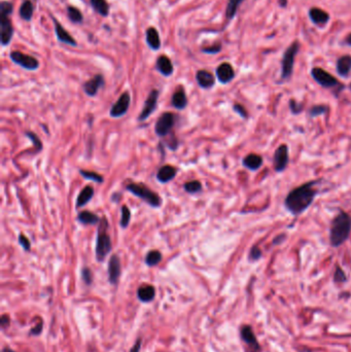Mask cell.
Listing matches in <instances>:
<instances>
[{
  "mask_svg": "<svg viewBox=\"0 0 351 352\" xmlns=\"http://www.w3.org/2000/svg\"><path fill=\"white\" fill-rule=\"evenodd\" d=\"M351 234V215L340 211L332 222L330 242L333 247H339L349 239Z\"/></svg>",
  "mask_w": 351,
  "mask_h": 352,
  "instance_id": "cell-2",
  "label": "cell"
},
{
  "mask_svg": "<svg viewBox=\"0 0 351 352\" xmlns=\"http://www.w3.org/2000/svg\"><path fill=\"white\" fill-rule=\"evenodd\" d=\"M131 97L128 92H125L119 97L118 100L113 105L111 109V116L113 117H120L126 115L128 108L130 106Z\"/></svg>",
  "mask_w": 351,
  "mask_h": 352,
  "instance_id": "cell-12",
  "label": "cell"
},
{
  "mask_svg": "<svg viewBox=\"0 0 351 352\" xmlns=\"http://www.w3.org/2000/svg\"><path fill=\"white\" fill-rule=\"evenodd\" d=\"M78 220L79 223H81L83 225H97L100 222L99 217L90 211L80 212L78 216Z\"/></svg>",
  "mask_w": 351,
  "mask_h": 352,
  "instance_id": "cell-29",
  "label": "cell"
},
{
  "mask_svg": "<svg viewBox=\"0 0 351 352\" xmlns=\"http://www.w3.org/2000/svg\"><path fill=\"white\" fill-rule=\"evenodd\" d=\"M216 77L222 83H228L235 77V71L231 64L223 63L216 69Z\"/></svg>",
  "mask_w": 351,
  "mask_h": 352,
  "instance_id": "cell-15",
  "label": "cell"
},
{
  "mask_svg": "<svg viewBox=\"0 0 351 352\" xmlns=\"http://www.w3.org/2000/svg\"><path fill=\"white\" fill-rule=\"evenodd\" d=\"M120 273H122V266H120L119 258L117 254H114L108 262V281L112 285H117Z\"/></svg>",
  "mask_w": 351,
  "mask_h": 352,
  "instance_id": "cell-13",
  "label": "cell"
},
{
  "mask_svg": "<svg viewBox=\"0 0 351 352\" xmlns=\"http://www.w3.org/2000/svg\"><path fill=\"white\" fill-rule=\"evenodd\" d=\"M289 108H290V111H292V113L294 115H298V114L302 113V111H303V106H302L300 103H298L295 100H290L289 101Z\"/></svg>",
  "mask_w": 351,
  "mask_h": 352,
  "instance_id": "cell-44",
  "label": "cell"
},
{
  "mask_svg": "<svg viewBox=\"0 0 351 352\" xmlns=\"http://www.w3.org/2000/svg\"><path fill=\"white\" fill-rule=\"evenodd\" d=\"M137 298L142 303H151L156 298V288L151 284L141 285L137 289Z\"/></svg>",
  "mask_w": 351,
  "mask_h": 352,
  "instance_id": "cell-18",
  "label": "cell"
},
{
  "mask_svg": "<svg viewBox=\"0 0 351 352\" xmlns=\"http://www.w3.org/2000/svg\"><path fill=\"white\" fill-rule=\"evenodd\" d=\"M33 11H34V8H33L32 2L30 1V0H25V1L22 3L19 13L23 20L30 21L33 16Z\"/></svg>",
  "mask_w": 351,
  "mask_h": 352,
  "instance_id": "cell-30",
  "label": "cell"
},
{
  "mask_svg": "<svg viewBox=\"0 0 351 352\" xmlns=\"http://www.w3.org/2000/svg\"><path fill=\"white\" fill-rule=\"evenodd\" d=\"M233 108H234V112L237 113L241 117H243V118H247L248 117L247 111L245 109V107H243L241 104H235L233 106Z\"/></svg>",
  "mask_w": 351,
  "mask_h": 352,
  "instance_id": "cell-45",
  "label": "cell"
},
{
  "mask_svg": "<svg viewBox=\"0 0 351 352\" xmlns=\"http://www.w3.org/2000/svg\"><path fill=\"white\" fill-rule=\"evenodd\" d=\"M67 15H68V18L69 20L72 22V23H76V24H80L83 20L82 18V15L80 13V10L75 6H72V5H69L67 7Z\"/></svg>",
  "mask_w": 351,
  "mask_h": 352,
  "instance_id": "cell-33",
  "label": "cell"
},
{
  "mask_svg": "<svg viewBox=\"0 0 351 352\" xmlns=\"http://www.w3.org/2000/svg\"><path fill=\"white\" fill-rule=\"evenodd\" d=\"M171 102H172V105L177 109H184L187 106L188 99H187V96H186L184 89H179L178 91H176L173 94Z\"/></svg>",
  "mask_w": 351,
  "mask_h": 352,
  "instance_id": "cell-26",
  "label": "cell"
},
{
  "mask_svg": "<svg viewBox=\"0 0 351 352\" xmlns=\"http://www.w3.org/2000/svg\"><path fill=\"white\" fill-rule=\"evenodd\" d=\"M90 3L93 8L103 17H107L110 14V4L106 0H90Z\"/></svg>",
  "mask_w": 351,
  "mask_h": 352,
  "instance_id": "cell-28",
  "label": "cell"
},
{
  "mask_svg": "<svg viewBox=\"0 0 351 352\" xmlns=\"http://www.w3.org/2000/svg\"><path fill=\"white\" fill-rule=\"evenodd\" d=\"M103 225L100 228V231L98 232V236H97V242H96V259L98 262H103L106 258L108 253L112 250V240L110 235L105 232V228L108 226L106 223L105 218L102 220Z\"/></svg>",
  "mask_w": 351,
  "mask_h": 352,
  "instance_id": "cell-4",
  "label": "cell"
},
{
  "mask_svg": "<svg viewBox=\"0 0 351 352\" xmlns=\"http://www.w3.org/2000/svg\"><path fill=\"white\" fill-rule=\"evenodd\" d=\"M2 352H17V351L13 350V349L9 348V347H4V348L2 349Z\"/></svg>",
  "mask_w": 351,
  "mask_h": 352,
  "instance_id": "cell-49",
  "label": "cell"
},
{
  "mask_svg": "<svg viewBox=\"0 0 351 352\" xmlns=\"http://www.w3.org/2000/svg\"><path fill=\"white\" fill-rule=\"evenodd\" d=\"M347 281V276L340 266L336 267L334 273V282L335 283H344Z\"/></svg>",
  "mask_w": 351,
  "mask_h": 352,
  "instance_id": "cell-35",
  "label": "cell"
},
{
  "mask_svg": "<svg viewBox=\"0 0 351 352\" xmlns=\"http://www.w3.org/2000/svg\"><path fill=\"white\" fill-rule=\"evenodd\" d=\"M14 34V28L9 20V15L0 14V40L2 45H7Z\"/></svg>",
  "mask_w": 351,
  "mask_h": 352,
  "instance_id": "cell-10",
  "label": "cell"
},
{
  "mask_svg": "<svg viewBox=\"0 0 351 352\" xmlns=\"http://www.w3.org/2000/svg\"><path fill=\"white\" fill-rule=\"evenodd\" d=\"M176 173H177V169L175 167L170 166V165H166L159 169L158 173H156V179H158L162 184H166V183H169L170 180H172L175 177Z\"/></svg>",
  "mask_w": 351,
  "mask_h": 352,
  "instance_id": "cell-21",
  "label": "cell"
},
{
  "mask_svg": "<svg viewBox=\"0 0 351 352\" xmlns=\"http://www.w3.org/2000/svg\"><path fill=\"white\" fill-rule=\"evenodd\" d=\"M104 84V78L101 75L95 76L92 79L83 83V91L89 96H95Z\"/></svg>",
  "mask_w": 351,
  "mask_h": 352,
  "instance_id": "cell-16",
  "label": "cell"
},
{
  "mask_svg": "<svg viewBox=\"0 0 351 352\" xmlns=\"http://www.w3.org/2000/svg\"><path fill=\"white\" fill-rule=\"evenodd\" d=\"M0 325H1V329L5 330L10 325V317L8 314H3L1 317H0Z\"/></svg>",
  "mask_w": 351,
  "mask_h": 352,
  "instance_id": "cell-47",
  "label": "cell"
},
{
  "mask_svg": "<svg viewBox=\"0 0 351 352\" xmlns=\"http://www.w3.org/2000/svg\"><path fill=\"white\" fill-rule=\"evenodd\" d=\"M156 67L158 69V71L161 72V74L165 77H170L173 74V70H174L171 60L164 55L160 56L158 60H156Z\"/></svg>",
  "mask_w": 351,
  "mask_h": 352,
  "instance_id": "cell-20",
  "label": "cell"
},
{
  "mask_svg": "<svg viewBox=\"0 0 351 352\" xmlns=\"http://www.w3.org/2000/svg\"><path fill=\"white\" fill-rule=\"evenodd\" d=\"M81 279L87 285H91L93 283V273L91 269L83 268L81 270Z\"/></svg>",
  "mask_w": 351,
  "mask_h": 352,
  "instance_id": "cell-40",
  "label": "cell"
},
{
  "mask_svg": "<svg viewBox=\"0 0 351 352\" xmlns=\"http://www.w3.org/2000/svg\"><path fill=\"white\" fill-rule=\"evenodd\" d=\"M141 346H142V339L141 338H138L136 340V342L134 344V346H133L129 352H140V349H141Z\"/></svg>",
  "mask_w": 351,
  "mask_h": 352,
  "instance_id": "cell-48",
  "label": "cell"
},
{
  "mask_svg": "<svg viewBox=\"0 0 351 352\" xmlns=\"http://www.w3.org/2000/svg\"><path fill=\"white\" fill-rule=\"evenodd\" d=\"M351 70V56H343L338 60L337 71L341 77H347Z\"/></svg>",
  "mask_w": 351,
  "mask_h": 352,
  "instance_id": "cell-25",
  "label": "cell"
},
{
  "mask_svg": "<svg viewBox=\"0 0 351 352\" xmlns=\"http://www.w3.org/2000/svg\"><path fill=\"white\" fill-rule=\"evenodd\" d=\"M286 5V0H281V6H285Z\"/></svg>",
  "mask_w": 351,
  "mask_h": 352,
  "instance_id": "cell-51",
  "label": "cell"
},
{
  "mask_svg": "<svg viewBox=\"0 0 351 352\" xmlns=\"http://www.w3.org/2000/svg\"><path fill=\"white\" fill-rule=\"evenodd\" d=\"M131 220V212L128 208V206L124 205L122 207V217H120V227L127 228Z\"/></svg>",
  "mask_w": 351,
  "mask_h": 352,
  "instance_id": "cell-37",
  "label": "cell"
},
{
  "mask_svg": "<svg viewBox=\"0 0 351 352\" xmlns=\"http://www.w3.org/2000/svg\"><path fill=\"white\" fill-rule=\"evenodd\" d=\"M9 57L11 60H13V62H15L16 64L20 65L21 67L25 68L27 70H36L39 67V62L38 59L32 56L23 54L21 52L18 51L11 52Z\"/></svg>",
  "mask_w": 351,
  "mask_h": 352,
  "instance_id": "cell-8",
  "label": "cell"
},
{
  "mask_svg": "<svg viewBox=\"0 0 351 352\" xmlns=\"http://www.w3.org/2000/svg\"><path fill=\"white\" fill-rule=\"evenodd\" d=\"M53 20H54V23H55L56 35H57V39H59V41L67 43V44L72 45V46H76L77 45L76 39L72 38V36L68 33V31L65 30L63 28V26L61 25V24H60L56 19H53Z\"/></svg>",
  "mask_w": 351,
  "mask_h": 352,
  "instance_id": "cell-17",
  "label": "cell"
},
{
  "mask_svg": "<svg viewBox=\"0 0 351 352\" xmlns=\"http://www.w3.org/2000/svg\"><path fill=\"white\" fill-rule=\"evenodd\" d=\"M221 50H222V45L221 44H214V45H211V46L204 47L202 51L204 53H207V54H216V53L221 52Z\"/></svg>",
  "mask_w": 351,
  "mask_h": 352,
  "instance_id": "cell-46",
  "label": "cell"
},
{
  "mask_svg": "<svg viewBox=\"0 0 351 352\" xmlns=\"http://www.w3.org/2000/svg\"><path fill=\"white\" fill-rule=\"evenodd\" d=\"M196 79L199 83V86L203 89L212 88L215 82L213 75L207 70H199L196 75Z\"/></svg>",
  "mask_w": 351,
  "mask_h": 352,
  "instance_id": "cell-19",
  "label": "cell"
},
{
  "mask_svg": "<svg viewBox=\"0 0 351 352\" xmlns=\"http://www.w3.org/2000/svg\"><path fill=\"white\" fill-rule=\"evenodd\" d=\"M316 184L317 181H308L290 191L284 200L285 208L294 215L305 212L318 194L315 189Z\"/></svg>",
  "mask_w": 351,
  "mask_h": 352,
  "instance_id": "cell-1",
  "label": "cell"
},
{
  "mask_svg": "<svg viewBox=\"0 0 351 352\" xmlns=\"http://www.w3.org/2000/svg\"><path fill=\"white\" fill-rule=\"evenodd\" d=\"M289 161V155H288V148L286 144H281L274 153V169L276 172H282L287 167Z\"/></svg>",
  "mask_w": 351,
  "mask_h": 352,
  "instance_id": "cell-9",
  "label": "cell"
},
{
  "mask_svg": "<svg viewBox=\"0 0 351 352\" xmlns=\"http://www.w3.org/2000/svg\"><path fill=\"white\" fill-rule=\"evenodd\" d=\"M147 42L153 50H159L161 46V39L159 32L154 27H150L147 30Z\"/></svg>",
  "mask_w": 351,
  "mask_h": 352,
  "instance_id": "cell-24",
  "label": "cell"
},
{
  "mask_svg": "<svg viewBox=\"0 0 351 352\" xmlns=\"http://www.w3.org/2000/svg\"><path fill=\"white\" fill-rule=\"evenodd\" d=\"M240 338L247 347L250 352H261L262 348L258 341V338L253 332L252 326L249 324H243L240 327Z\"/></svg>",
  "mask_w": 351,
  "mask_h": 352,
  "instance_id": "cell-6",
  "label": "cell"
},
{
  "mask_svg": "<svg viewBox=\"0 0 351 352\" xmlns=\"http://www.w3.org/2000/svg\"><path fill=\"white\" fill-rule=\"evenodd\" d=\"M79 173H80L84 178L91 179V180L95 181V183H98V184L103 183V177H102L100 174H98V173H95V172H92V171H86V170H80Z\"/></svg>",
  "mask_w": 351,
  "mask_h": 352,
  "instance_id": "cell-36",
  "label": "cell"
},
{
  "mask_svg": "<svg viewBox=\"0 0 351 352\" xmlns=\"http://www.w3.org/2000/svg\"><path fill=\"white\" fill-rule=\"evenodd\" d=\"M94 196V189L91 186H88L84 188L78 197V201H77V207H82V206L86 205Z\"/></svg>",
  "mask_w": 351,
  "mask_h": 352,
  "instance_id": "cell-27",
  "label": "cell"
},
{
  "mask_svg": "<svg viewBox=\"0 0 351 352\" xmlns=\"http://www.w3.org/2000/svg\"><path fill=\"white\" fill-rule=\"evenodd\" d=\"M19 243H20V245L23 247L24 250H26V251H29V250H30V248H31L30 241H29V239H28L25 235L20 234V236H19Z\"/></svg>",
  "mask_w": 351,
  "mask_h": 352,
  "instance_id": "cell-42",
  "label": "cell"
},
{
  "mask_svg": "<svg viewBox=\"0 0 351 352\" xmlns=\"http://www.w3.org/2000/svg\"><path fill=\"white\" fill-rule=\"evenodd\" d=\"M185 190H186V192H188L190 194L199 193L202 191V185L198 180H193V181H190V183H187L185 185Z\"/></svg>",
  "mask_w": 351,
  "mask_h": 352,
  "instance_id": "cell-34",
  "label": "cell"
},
{
  "mask_svg": "<svg viewBox=\"0 0 351 352\" xmlns=\"http://www.w3.org/2000/svg\"><path fill=\"white\" fill-rule=\"evenodd\" d=\"M243 1L244 0H229L226 8V17L228 20H232L235 17L238 7Z\"/></svg>",
  "mask_w": 351,
  "mask_h": 352,
  "instance_id": "cell-31",
  "label": "cell"
},
{
  "mask_svg": "<svg viewBox=\"0 0 351 352\" xmlns=\"http://www.w3.org/2000/svg\"><path fill=\"white\" fill-rule=\"evenodd\" d=\"M174 125V116L170 113L163 114L156 123V133L161 137L166 136Z\"/></svg>",
  "mask_w": 351,
  "mask_h": 352,
  "instance_id": "cell-11",
  "label": "cell"
},
{
  "mask_svg": "<svg viewBox=\"0 0 351 352\" xmlns=\"http://www.w3.org/2000/svg\"><path fill=\"white\" fill-rule=\"evenodd\" d=\"M326 112H328V107L325 105H314L310 109V117H319L321 115H324Z\"/></svg>",
  "mask_w": 351,
  "mask_h": 352,
  "instance_id": "cell-38",
  "label": "cell"
},
{
  "mask_svg": "<svg viewBox=\"0 0 351 352\" xmlns=\"http://www.w3.org/2000/svg\"><path fill=\"white\" fill-rule=\"evenodd\" d=\"M263 165V157L258 154H249L243 159V166L251 171H257Z\"/></svg>",
  "mask_w": 351,
  "mask_h": 352,
  "instance_id": "cell-23",
  "label": "cell"
},
{
  "mask_svg": "<svg viewBox=\"0 0 351 352\" xmlns=\"http://www.w3.org/2000/svg\"><path fill=\"white\" fill-rule=\"evenodd\" d=\"M26 135L29 139L32 140V142L35 144V147L36 149H38V151H41L42 150V144H41V141L39 140V138L36 136V134H34V133L32 132H27L26 133Z\"/></svg>",
  "mask_w": 351,
  "mask_h": 352,
  "instance_id": "cell-43",
  "label": "cell"
},
{
  "mask_svg": "<svg viewBox=\"0 0 351 352\" xmlns=\"http://www.w3.org/2000/svg\"><path fill=\"white\" fill-rule=\"evenodd\" d=\"M42 327H43V320H42V318L39 317L38 324L34 325L32 327V330L30 331L29 335H31V336H39L41 334V332H42Z\"/></svg>",
  "mask_w": 351,
  "mask_h": 352,
  "instance_id": "cell-41",
  "label": "cell"
},
{
  "mask_svg": "<svg viewBox=\"0 0 351 352\" xmlns=\"http://www.w3.org/2000/svg\"><path fill=\"white\" fill-rule=\"evenodd\" d=\"M300 44L298 41L293 42L288 46L287 50L285 51L282 59V67H281V78L282 79H287L290 78V76L293 75L294 71V64L296 56L299 52Z\"/></svg>",
  "mask_w": 351,
  "mask_h": 352,
  "instance_id": "cell-5",
  "label": "cell"
},
{
  "mask_svg": "<svg viewBox=\"0 0 351 352\" xmlns=\"http://www.w3.org/2000/svg\"><path fill=\"white\" fill-rule=\"evenodd\" d=\"M261 258H262V250H261V248L259 246H257V245H253L250 248V251H249V256H248L249 261L256 262V261L260 260Z\"/></svg>",
  "mask_w": 351,
  "mask_h": 352,
  "instance_id": "cell-39",
  "label": "cell"
},
{
  "mask_svg": "<svg viewBox=\"0 0 351 352\" xmlns=\"http://www.w3.org/2000/svg\"><path fill=\"white\" fill-rule=\"evenodd\" d=\"M162 261V253L159 250H152L150 251L147 257H145V264L149 267H155L159 265Z\"/></svg>",
  "mask_w": 351,
  "mask_h": 352,
  "instance_id": "cell-32",
  "label": "cell"
},
{
  "mask_svg": "<svg viewBox=\"0 0 351 352\" xmlns=\"http://www.w3.org/2000/svg\"><path fill=\"white\" fill-rule=\"evenodd\" d=\"M311 76L317 83L324 88H335L339 86V81L336 78H334L328 71L323 70L322 68L315 67L311 70Z\"/></svg>",
  "mask_w": 351,
  "mask_h": 352,
  "instance_id": "cell-7",
  "label": "cell"
},
{
  "mask_svg": "<svg viewBox=\"0 0 351 352\" xmlns=\"http://www.w3.org/2000/svg\"><path fill=\"white\" fill-rule=\"evenodd\" d=\"M133 195H135L142 199L144 202H147L152 207H160L162 204L161 197L153 192L148 187H145L143 184H130L126 188Z\"/></svg>",
  "mask_w": 351,
  "mask_h": 352,
  "instance_id": "cell-3",
  "label": "cell"
},
{
  "mask_svg": "<svg viewBox=\"0 0 351 352\" xmlns=\"http://www.w3.org/2000/svg\"><path fill=\"white\" fill-rule=\"evenodd\" d=\"M309 17L311 21L314 24H316V25H324V24L328 23L330 20L329 14L318 7L311 8L309 11Z\"/></svg>",
  "mask_w": 351,
  "mask_h": 352,
  "instance_id": "cell-22",
  "label": "cell"
},
{
  "mask_svg": "<svg viewBox=\"0 0 351 352\" xmlns=\"http://www.w3.org/2000/svg\"><path fill=\"white\" fill-rule=\"evenodd\" d=\"M158 98H159V91L158 90H153L149 97L145 100L144 106L140 116L138 117L139 120H144L147 119L154 112L156 107V103H158Z\"/></svg>",
  "mask_w": 351,
  "mask_h": 352,
  "instance_id": "cell-14",
  "label": "cell"
},
{
  "mask_svg": "<svg viewBox=\"0 0 351 352\" xmlns=\"http://www.w3.org/2000/svg\"><path fill=\"white\" fill-rule=\"evenodd\" d=\"M346 43H347L348 45H351V33L346 38Z\"/></svg>",
  "mask_w": 351,
  "mask_h": 352,
  "instance_id": "cell-50",
  "label": "cell"
}]
</instances>
